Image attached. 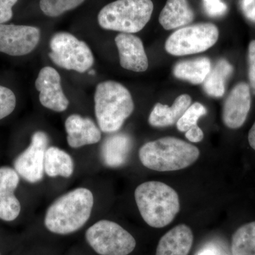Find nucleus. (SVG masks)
<instances>
[{"mask_svg":"<svg viewBox=\"0 0 255 255\" xmlns=\"http://www.w3.org/2000/svg\"><path fill=\"white\" fill-rule=\"evenodd\" d=\"M18 183L19 176L14 169L0 167V219L3 221H14L21 212V204L14 194Z\"/></svg>","mask_w":255,"mask_h":255,"instance_id":"nucleus-14","label":"nucleus"},{"mask_svg":"<svg viewBox=\"0 0 255 255\" xmlns=\"http://www.w3.org/2000/svg\"><path fill=\"white\" fill-rule=\"evenodd\" d=\"M16 96L7 87L0 85V120L10 115L16 107Z\"/></svg>","mask_w":255,"mask_h":255,"instance_id":"nucleus-26","label":"nucleus"},{"mask_svg":"<svg viewBox=\"0 0 255 255\" xmlns=\"http://www.w3.org/2000/svg\"><path fill=\"white\" fill-rule=\"evenodd\" d=\"M206 14L211 17H219L227 12V5L221 0H203Z\"/></svg>","mask_w":255,"mask_h":255,"instance_id":"nucleus-27","label":"nucleus"},{"mask_svg":"<svg viewBox=\"0 0 255 255\" xmlns=\"http://www.w3.org/2000/svg\"><path fill=\"white\" fill-rule=\"evenodd\" d=\"M85 237L92 249L100 255H128L136 246L130 233L118 223L102 220L87 229Z\"/></svg>","mask_w":255,"mask_h":255,"instance_id":"nucleus-7","label":"nucleus"},{"mask_svg":"<svg viewBox=\"0 0 255 255\" xmlns=\"http://www.w3.org/2000/svg\"><path fill=\"white\" fill-rule=\"evenodd\" d=\"M50 48V59L65 70L83 73L95 62L93 53L87 43L68 32H58L53 35Z\"/></svg>","mask_w":255,"mask_h":255,"instance_id":"nucleus-6","label":"nucleus"},{"mask_svg":"<svg viewBox=\"0 0 255 255\" xmlns=\"http://www.w3.org/2000/svg\"><path fill=\"white\" fill-rule=\"evenodd\" d=\"M196 255H218V253L214 247L208 246L198 252Z\"/></svg>","mask_w":255,"mask_h":255,"instance_id":"nucleus-32","label":"nucleus"},{"mask_svg":"<svg viewBox=\"0 0 255 255\" xmlns=\"http://www.w3.org/2000/svg\"><path fill=\"white\" fill-rule=\"evenodd\" d=\"M247 17L251 21H255V0H253L247 6L242 7Z\"/></svg>","mask_w":255,"mask_h":255,"instance_id":"nucleus-31","label":"nucleus"},{"mask_svg":"<svg viewBox=\"0 0 255 255\" xmlns=\"http://www.w3.org/2000/svg\"><path fill=\"white\" fill-rule=\"evenodd\" d=\"M18 0H0V24L8 22L13 16V7Z\"/></svg>","mask_w":255,"mask_h":255,"instance_id":"nucleus-28","label":"nucleus"},{"mask_svg":"<svg viewBox=\"0 0 255 255\" xmlns=\"http://www.w3.org/2000/svg\"><path fill=\"white\" fill-rule=\"evenodd\" d=\"M193 242L191 228L185 224L178 225L159 240L156 255H188Z\"/></svg>","mask_w":255,"mask_h":255,"instance_id":"nucleus-16","label":"nucleus"},{"mask_svg":"<svg viewBox=\"0 0 255 255\" xmlns=\"http://www.w3.org/2000/svg\"><path fill=\"white\" fill-rule=\"evenodd\" d=\"M205 114V107L199 102H195L190 105L176 124L178 130L180 132L187 131L190 128L197 125L199 118Z\"/></svg>","mask_w":255,"mask_h":255,"instance_id":"nucleus-25","label":"nucleus"},{"mask_svg":"<svg viewBox=\"0 0 255 255\" xmlns=\"http://www.w3.org/2000/svg\"><path fill=\"white\" fill-rule=\"evenodd\" d=\"M194 11L188 0H167L159 16V22L165 30L189 24L194 19Z\"/></svg>","mask_w":255,"mask_h":255,"instance_id":"nucleus-18","label":"nucleus"},{"mask_svg":"<svg viewBox=\"0 0 255 255\" xmlns=\"http://www.w3.org/2000/svg\"><path fill=\"white\" fill-rule=\"evenodd\" d=\"M191 98L188 95L179 96L172 107L157 103L149 117L148 122L152 127L164 128L177 123L184 112L190 107Z\"/></svg>","mask_w":255,"mask_h":255,"instance_id":"nucleus-17","label":"nucleus"},{"mask_svg":"<svg viewBox=\"0 0 255 255\" xmlns=\"http://www.w3.org/2000/svg\"><path fill=\"white\" fill-rule=\"evenodd\" d=\"M211 69L209 58L206 57L195 59L183 60L176 64L173 73L176 78L185 80L194 85H200L204 82Z\"/></svg>","mask_w":255,"mask_h":255,"instance_id":"nucleus-20","label":"nucleus"},{"mask_svg":"<svg viewBox=\"0 0 255 255\" xmlns=\"http://www.w3.org/2000/svg\"><path fill=\"white\" fill-rule=\"evenodd\" d=\"M67 140L73 148L92 145L100 142V128L90 118H84L78 114H72L65 121Z\"/></svg>","mask_w":255,"mask_h":255,"instance_id":"nucleus-15","label":"nucleus"},{"mask_svg":"<svg viewBox=\"0 0 255 255\" xmlns=\"http://www.w3.org/2000/svg\"><path fill=\"white\" fill-rule=\"evenodd\" d=\"M131 145L130 137L126 134L111 135L106 139L101 150L104 163L110 167L123 165L127 162Z\"/></svg>","mask_w":255,"mask_h":255,"instance_id":"nucleus-19","label":"nucleus"},{"mask_svg":"<svg viewBox=\"0 0 255 255\" xmlns=\"http://www.w3.org/2000/svg\"><path fill=\"white\" fill-rule=\"evenodd\" d=\"M94 196L86 188H78L56 199L47 210L44 224L50 232L68 235L83 227L91 216Z\"/></svg>","mask_w":255,"mask_h":255,"instance_id":"nucleus-1","label":"nucleus"},{"mask_svg":"<svg viewBox=\"0 0 255 255\" xmlns=\"http://www.w3.org/2000/svg\"><path fill=\"white\" fill-rule=\"evenodd\" d=\"M249 78L252 87L255 90V40L251 42L248 50Z\"/></svg>","mask_w":255,"mask_h":255,"instance_id":"nucleus-29","label":"nucleus"},{"mask_svg":"<svg viewBox=\"0 0 255 255\" xmlns=\"http://www.w3.org/2000/svg\"><path fill=\"white\" fill-rule=\"evenodd\" d=\"M44 171L50 177H70L74 172L71 156L59 147H48L45 154Z\"/></svg>","mask_w":255,"mask_h":255,"instance_id":"nucleus-21","label":"nucleus"},{"mask_svg":"<svg viewBox=\"0 0 255 255\" xmlns=\"http://www.w3.org/2000/svg\"><path fill=\"white\" fill-rule=\"evenodd\" d=\"M233 71L232 65L227 60H219L214 68H211L203 82L206 94L216 98L223 97L225 93V83Z\"/></svg>","mask_w":255,"mask_h":255,"instance_id":"nucleus-22","label":"nucleus"},{"mask_svg":"<svg viewBox=\"0 0 255 255\" xmlns=\"http://www.w3.org/2000/svg\"><path fill=\"white\" fill-rule=\"evenodd\" d=\"M248 141L252 148L255 150V122L248 133Z\"/></svg>","mask_w":255,"mask_h":255,"instance_id":"nucleus-33","label":"nucleus"},{"mask_svg":"<svg viewBox=\"0 0 255 255\" xmlns=\"http://www.w3.org/2000/svg\"><path fill=\"white\" fill-rule=\"evenodd\" d=\"M251 107L249 85L246 82H240L225 101L222 112L223 123L229 128H239L246 122Z\"/></svg>","mask_w":255,"mask_h":255,"instance_id":"nucleus-12","label":"nucleus"},{"mask_svg":"<svg viewBox=\"0 0 255 255\" xmlns=\"http://www.w3.org/2000/svg\"><path fill=\"white\" fill-rule=\"evenodd\" d=\"M41 38V31L35 26L0 24V52L11 56L29 54Z\"/></svg>","mask_w":255,"mask_h":255,"instance_id":"nucleus-10","label":"nucleus"},{"mask_svg":"<svg viewBox=\"0 0 255 255\" xmlns=\"http://www.w3.org/2000/svg\"><path fill=\"white\" fill-rule=\"evenodd\" d=\"M135 199L142 219L152 228L168 226L180 210L177 191L157 181L140 184L135 189Z\"/></svg>","mask_w":255,"mask_h":255,"instance_id":"nucleus-2","label":"nucleus"},{"mask_svg":"<svg viewBox=\"0 0 255 255\" xmlns=\"http://www.w3.org/2000/svg\"><path fill=\"white\" fill-rule=\"evenodd\" d=\"M200 156L196 146L174 137H164L146 142L139 150L142 165L157 172L185 169Z\"/></svg>","mask_w":255,"mask_h":255,"instance_id":"nucleus-3","label":"nucleus"},{"mask_svg":"<svg viewBox=\"0 0 255 255\" xmlns=\"http://www.w3.org/2000/svg\"><path fill=\"white\" fill-rule=\"evenodd\" d=\"M85 0H40L42 12L50 17H57L78 7Z\"/></svg>","mask_w":255,"mask_h":255,"instance_id":"nucleus-24","label":"nucleus"},{"mask_svg":"<svg viewBox=\"0 0 255 255\" xmlns=\"http://www.w3.org/2000/svg\"><path fill=\"white\" fill-rule=\"evenodd\" d=\"M122 68L142 73L148 68V59L140 38L132 33H121L115 38Z\"/></svg>","mask_w":255,"mask_h":255,"instance_id":"nucleus-13","label":"nucleus"},{"mask_svg":"<svg viewBox=\"0 0 255 255\" xmlns=\"http://www.w3.org/2000/svg\"><path fill=\"white\" fill-rule=\"evenodd\" d=\"M219 36V28L214 23H196L172 33L166 41L164 48L174 56L196 54L214 46Z\"/></svg>","mask_w":255,"mask_h":255,"instance_id":"nucleus-8","label":"nucleus"},{"mask_svg":"<svg viewBox=\"0 0 255 255\" xmlns=\"http://www.w3.org/2000/svg\"><path fill=\"white\" fill-rule=\"evenodd\" d=\"M48 142L49 139L46 132H34L31 137V144L15 159V170L27 182L36 183L43 179L45 154Z\"/></svg>","mask_w":255,"mask_h":255,"instance_id":"nucleus-9","label":"nucleus"},{"mask_svg":"<svg viewBox=\"0 0 255 255\" xmlns=\"http://www.w3.org/2000/svg\"><path fill=\"white\" fill-rule=\"evenodd\" d=\"M231 252L233 255H255V221L243 225L234 233Z\"/></svg>","mask_w":255,"mask_h":255,"instance_id":"nucleus-23","label":"nucleus"},{"mask_svg":"<svg viewBox=\"0 0 255 255\" xmlns=\"http://www.w3.org/2000/svg\"><path fill=\"white\" fill-rule=\"evenodd\" d=\"M153 9L151 0H117L100 10L97 20L104 29L137 33L150 21Z\"/></svg>","mask_w":255,"mask_h":255,"instance_id":"nucleus-5","label":"nucleus"},{"mask_svg":"<svg viewBox=\"0 0 255 255\" xmlns=\"http://www.w3.org/2000/svg\"><path fill=\"white\" fill-rule=\"evenodd\" d=\"M90 75H94V74H95V71H94V70H92V71L90 72Z\"/></svg>","mask_w":255,"mask_h":255,"instance_id":"nucleus-34","label":"nucleus"},{"mask_svg":"<svg viewBox=\"0 0 255 255\" xmlns=\"http://www.w3.org/2000/svg\"><path fill=\"white\" fill-rule=\"evenodd\" d=\"M134 110L128 90L119 82L105 81L97 85L95 93V112L102 132L118 131Z\"/></svg>","mask_w":255,"mask_h":255,"instance_id":"nucleus-4","label":"nucleus"},{"mask_svg":"<svg viewBox=\"0 0 255 255\" xmlns=\"http://www.w3.org/2000/svg\"><path fill=\"white\" fill-rule=\"evenodd\" d=\"M185 136L188 140L192 142H199L204 139V132L198 125L192 127L185 132Z\"/></svg>","mask_w":255,"mask_h":255,"instance_id":"nucleus-30","label":"nucleus"},{"mask_svg":"<svg viewBox=\"0 0 255 255\" xmlns=\"http://www.w3.org/2000/svg\"><path fill=\"white\" fill-rule=\"evenodd\" d=\"M35 86L39 92L40 102L43 107L56 112L68 109L69 100L64 94L59 73L51 67L42 68Z\"/></svg>","mask_w":255,"mask_h":255,"instance_id":"nucleus-11","label":"nucleus"}]
</instances>
